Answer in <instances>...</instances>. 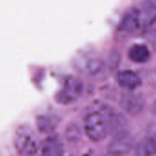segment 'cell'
Returning <instances> with one entry per match:
<instances>
[{
  "mask_svg": "<svg viewBox=\"0 0 156 156\" xmlns=\"http://www.w3.org/2000/svg\"><path fill=\"white\" fill-rule=\"evenodd\" d=\"M115 115L107 108L96 109L88 112L84 117V131L93 142L104 140L115 123Z\"/></svg>",
  "mask_w": 156,
  "mask_h": 156,
  "instance_id": "cell-1",
  "label": "cell"
},
{
  "mask_svg": "<svg viewBox=\"0 0 156 156\" xmlns=\"http://www.w3.org/2000/svg\"><path fill=\"white\" fill-rule=\"evenodd\" d=\"M156 22V5L143 4L130 9L122 18L120 30L134 33L151 27Z\"/></svg>",
  "mask_w": 156,
  "mask_h": 156,
  "instance_id": "cell-2",
  "label": "cell"
},
{
  "mask_svg": "<svg viewBox=\"0 0 156 156\" xmlns=\"http://www.w3.org/2000/svg\"><path fill=\"white\" fill-rule=\"evenodd\" d=\"M14 146L20 156H36L40 151L37 135L26 124L16 128L14 134Z\"/></svg>",
  "mask_w": 156,
  "mask_h": 156,
  "instance_id": "cell-3",
  "label": "cell"
},
{
  "mask_svg": "<svg viewBox=\"0 0 156 156\" xmlns=\"http://www.w3.org/2000/svg\"><path fill=\"white\" fill-rule=\"evenodd\" d=\"M82 91V82L75 77H69L66 79L61 90L58 91L57 100L59 103L69 104L76 101L81 96Z\"/></svg>",
  "mask_w": 156,
  "mask_h": 156,
  "instance_id": "cell-4",
  "label": "cell"
},
{
  "mask_svg": "<svg viewBox=\"0 0 156 156\" xmlns=\"http://www.w3.org/2000/svg\"><path fill=\"white\" fill-rule=\"evenodd\" d=\"M41 156H63L64 149L61 141L57 136H49L40 147Z\"/></svg>",
  "mask_w": 156,
  "mask_h": 156,
  "instance_id": "cell-5",
  "label": "cell"
},
{
  "mask_svg": "<svg viewBox=\"0 0 156 156\" xmlns=\"http://www.w3.org/2000/svg\"><path fill=\"white\" fill-rule=\"evenodd\" d=\"M118 83L122 87L130 90H133L142 85V80L140 76L132 70H124L117 76Z\"/></svg>",
  "mask_w": 156,
  "mask_h": 156,
  "instance_id": "cell-6",
  "label": "cell"
},
{
  "mask_svg": "<svg viewBox=\"0 0 156 156\" xmlns=\"http://www.w3.org/2000/svg\"><path fill=\"white\" fill-rule=\"evenodd\" d=\"M144 100L136 94H126L122 99V105L126 112L131 114H137L144 108Z\"/></svg>",
  "mask_w": 156,
  "mask_h": 156,
  "instance_id": "cell-7",
  "label": "cell"
},
{
  "mask_svg": "<svg viewBox=\"0 0 156 156\" xmlns=\"http://www.w3.org/2000/svg\"><path fill=\"white\" fill-rule=\"evenodd\" d=\"M150 57L149 48L143 44H135L129 50V58L136 63H144L149 60Z\"/></svg>",
  "mask_w": 156,
  "mask_h": 156,
  "instance_id": "cell-8",
  "label": "cell"
},
{
  "mask_svg": "<svg viewBox=\"0 0 156 156\" xmlns=\"http://www.w3.org/2000/svg\"><path fill=\"white\" fill-rule=\"evenodd\" d=\"M77 67L79 69L88 75L98 74L102 69L101 61L97 58H88L83 62H78Z\"/></svg>",
  "mask_w": 156,
  "mask_h": 156,
  "instance_id": "cell-9",
  "label": "cell"
},
{
  "mask_svg": "<svg viewBox=\"0 0 156 156\" xmlns=\"http://www.w3.org/2000/svg\"><path fill=\"white\" fill-rule=\"evenodd\" d=\"M137 156H156V134L146 137L140 143Z\"/></svg>",
  "mask_w": 156,
  "mask_h": 156,
  "instance_id": "cell-10",
  "label": "cell"
},
{
  "mask_svg": "<svg viewBox=\"0 0 156 156\" xmlns=\"http://www.w3.org/2000/svg\"><path fill=\"white\" fill-rule=\"evenodd\" d=\"M105 156H120L118 154H116V153H114V152H111V153H109L108 154H106Z\"/></svg>",
  "mask_w": 156,
  "mask_h": 156,
  "instance_id": "cell-11",
  "label": "cell"
},
{
  "mask_svg": "<svg viewBox=\"0 0 156 156\" xmlns=\"http://www.w3.org/2000/svg\"><path fill=\"white\" fill-rule=\"evenodd\" d=\"M153 43H154V46L156 48V34L153 36Z\"/></svg>",
  "mask_w": 156,
  "mask_h": 156,
  "instance_id": "cell-12",
  "label": "cell"
}]
</instances>
